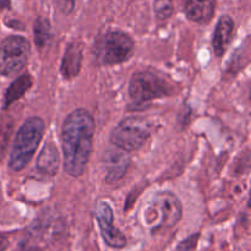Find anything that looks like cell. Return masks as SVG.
Returning a JSON list of instances; mask_svg holds the SVG:
<instances>
[{
  "label": "cell",
  "instance_id": "6da1fadb",
  "mask_svg": "<svg viewBox=\"0 0 251 251\" xmlns=\"http://www.w3.org/2000/svg\"><path fill=\"white\" fill-rule=\"evenodd\" d=\"M95 119L83 108L73 110L65 118L61 127V149L64 169L73 178H78L85 172L93 150Z\"/></svg>",
  "mask_w": 251,
  "mask_h": 251
},
{
  "label": "cell",
  "instance_id": "7a4b0ae2",
  "mask_svg": "<svg viewBox=\"0 0 251 251\" xmlns=\"http://www.w3.org/2000/svg\"><path fill=\"white\" fill-rule=\"evenodd\" d=\"M46 125L42 118L29 117L19 129L10 152L9 167L14 172H21L29 164L43 139Z\"/></svg>",
  "mask_w": 251,
  "mask_h": 251
},
{
  "label": "cell",
  "instance_id": "3957f363",
  "mask_svg": "<svg viewBox=\"0 0 251 251\" xmlns=\"http://www.w3.org/2000/svg\"><path fill=\"white\" fill-rule=\"evenodd\" d=\"M145 223L153 233L169 229L176 226L183 217V206L180 200L171 191L156 194L144 212Z\"/></svg>",
  "mask_w": 251,
  "mask_h": 251
},
{
  "label": "cell",
  "instance_id": "277c9868",
  "mask_svg": "<svg viewBox=\"0 0 251 251\" xmlns=\"http://www.w3.org/2000/svg\"><path fill=\"white\" fill-rule=\"evenodd\" d=\"M173 93V85L159 74L151 70L137 71L129 82V96L136 105L146 104L157 98Z\"/></svg>",
  "mask_w": 251,
  "mask_h": 251
},
{
  "label": "cell",
  "instance_id": "5b68a950",
  "mask_svg": "<svg viewBox=\"0 0 251 251\" xmlns=\"http://www.w3.org/2000/svg\"><path fill=\"white\" fill-rule=\"evenodd\" d=\"M152 135V124L142 117H127L123 119L110 135V144L125 152L141 149Z\"/></svg>",
  "mask_w": 251,
  "mask_h": 251
},
{
  "label": "cell",
  "instance_id": "8992f818",
  "mask_svg": "<svg viewBox=\"0 0 251 251\" xmlns=\"http://www.w3.org/2000/svg\"><path fill=\"white\" fill-rule=\"evenodd\" d=\"M31 44L21 36H9L0 43V74L6 77L17 75L28 63Z\"/></svg>",
  "mask_w": 251,
  "mask_h": 251
},
{
  "label": "cell",
  "instance_id": "52a82bcc",
  "mask_svg": "<svg viewBox=\"0 0 251 251\" xmlns=\"http://www.w3.org/2000/svg\"><path fill=\"white\" fill-rule=\"evenodd\" d=\"M135 43L131 37L122 31H110L103 36L98 46V58L103 65H118L132 56Z\"/></svg>",
  "mask_w": 251,
  "mask_h": 251
},
{
  "label": "cell",
  "instance_id": "ba28073f",
  "mask_svg": "<svg viewBox=\"0 0 251 251\" xmlns=\"http://www.w3.org/2000/svg\"><path fill=\"white\" fill-rule=\"evenodd\" d=\"M63 225L56 220L42 217L34 221L33 225L27 230V234L21 243L24 251H39L50 244L60 233Z\"/></svg>",
  "mask_w": 251,
  "mask_h": 251
},
{
  "label": "cell",
  "instance_id": "9c48e42d",
  "mask_svg": "<svg viewBox=\"0 0 251 251\" xmlns=\"http://www.w3.org/2000/svg\"><path fill=\"white\" fill-rule=\"evenodd\" d=\"M95 217L97 220L103 240H104L108 247L122 249L126 245L125 235L113 225L114 213H113L109 203L105 202V201H98L95 207Z\"/></svg>",
  "mask_w": 251,
  "mask_h": 251
},
{
  "label": "cell",
  "instance_id": "30bf717a",
  "mask_svg": "<svg viewBox=\"0 0 251 251\" xmlns=\"http://www.w3.org/2000/svg\"><path fill=\"white\" fill-rule=\"evenodd\" d=\"M234 28L235 22L232 16L223 15L220 17L212 37V47L216 56L221 58L228 50L234 36Z\"/></svg>",
  "mask_w": 251,
  "mask_h": 251
},
{
  "label": "cell",
  "instance_id": "8fae6325",
  "mask_svg": "<svg viewBox=\"0 0 251 251\" xmlns=\"http://www.w3.org/2000/svg\"><path fill=\"white\" fill-rule=\"evenodd\" d=\"M105 164H107V176L105 181L108 184H114L122 180L130 167V157L127 152L118 149L115 151H107L105 153Z\"/></svg>",
  "mask_w": 251,
  "mask_h": 251
},
{
  "label": "cell",
  "instance_id": "7c38bea8",
  "mask_svg": "<svg viewBox=\"0 0 251 251\" xmlns=\"http://www.w3.org/2000/svg\"><path fill=\"white\" fill-rule=\"evenodd\" d=\"M216 0H185L184 12L190 21L206 25L215 15Z\"/></svg>",
  "mask_w": 251,
  "mask_h": 251
},
{
  "label": "cell",
  "instance_id": "4fadbf2b",
  "mask_svg": "<svg viewBox=\"0 0 251 251\" xmlns=\"http://www.w3.org/2000/svg\"><path fill=\"white\" fill-rule=\"evenodd\" d=\"M82 47L77 43H70L66 47L60 65V73L65 80L77 77L82 65Z\"/></svg>",
  "mask_w": 251,
  "mask_h": 251
},
{
  "label": "cell",
  "instance_id": "5bb4252c",
  "mask_svg": "<svg viewBox=\"0 0 251 251\" xmlns=\"http://www.w3.org/2000/svg\"><path fill=\"white\" fill-rule=\"evenodd\" d=\"M60 166V154L53 142L44 145L41 153L37 157V171L48 176H56Z\"/></svg>",
  "mask_w": 251,
  "mask_h": 251
},
{
  "label": "cell",
  "instance_id": "9a60e30c",
  "mask_svg": "<svg viewBox=\"0 0 251 251\" xmlns=\"http://www.w3.org/2000/svg\"><path fill=\"white\" fill-rule=\"evenodd\" d=\"M33 85V80H32L29 74H24V75L19 76L14 82L10 85L7 91L5 92L4 97V109H7L10 105L14 104L16 100L22 98V96L29 90Z\"/></svg>",
  "mask_w": 251,
  "mask_h": 251
},
{
  "label": "cell",
  "instance_id": "2e32d148",
  "mask_svg": "<svg viewBox=\"0 0 251 251\" xmlns=\"http://www.w3.org/2000/svg\"><path fill=\"white\" fill-rule=\"evenodd\" d=\"M33 34H34V42L39 48H43L44 46L49 43V41L53 37V32H51V25L48 19L46 17H38L34 21L33 26Z\"/></svg>",
  "mask_w": 251,
  "mask_h": 251
},
{
  "label": "cell",
  "instance_id": "e0dca14e",
  "mask_svg": "<svg viewBox=\"0 0 251 251\" xmlns=\"http://www.w3.org/2000/svg\"><path fill=\"white\" fill-rule=\"evenodd\" d=\"M153 10L159 20L169 19L174 11L173 1L172 0H154Z\"/></svg>",
  "mask_w": 251,
  "mask_h": 251
},
{
  "label": "cell",
  "instance_id": "ac0fdd59",
  "mask_svg": "<svg viewBox=\"0 0 251 251\" xmlns=\"http://www.w3.org/2000/svg\"><path fill=\"white\" fill-rule=\"evenodd\" d=\"M198 238H199L198 234L189 237L188 239L184 240V242H181L180 244H179L176 251H194V249H195L196 247V243H198Z\"/></svg>",
  "mask_w": 251,
  "mask_h": 251
},
{
  "label": "cell",
  "instance_id": "d6986e66",
  "mask_svg": "<svg viewBox=\"0 0 251 251\" xmlns=\"http://www.w3.org/2000/svg\"><path fill=\"white\" fill-rule=\"evenodd\" d=\"M55 2L56 6L64 14H70L74 10V6H75V0H55Z\"/></svg>",
  "mask_w": 251,
  "mask_h": 251
},
{
  "label": "cell",
  "instance_id": "ffe728a7",
  "mask_svg": "<svg viewBox=\"0 0 251 251\" xmlns=\"http://www.w3.org/2000/svg\"><path fill=\"white\" fill-rule=\"evenodd\" d=\"M10 243H9V239H7L5 235L0 234V251H5L9 248Z\"/></svg>",
  "mask_w": 251,
  "mask_h": 251
},
{
  "label": "cell",
  "instance_id": "44dd1931",
  "mask_svg": "<svg viewBox=\"0 0 251 251\" xmlns=\"http://www.w3.org/2000/svg\"><path fill=\"white\" fill-rule=\"evenodd\" d=\"M10 1H11V0H0V10L9 9Z\"/></svg>",
  "mask_w": 251,
  "mask_h": 251
}]
</instances>
